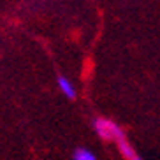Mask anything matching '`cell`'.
Instances as JSON below:
<instances>
[{
  "label": "cell",
  "mask_w": 160,
  "mask_h": 160,
  "mask_svg": "<svg viewBox=\"0 0 160 160\" xmlns=\"http://www.w3.org/2000/svg\"><path fill=\"white\" fill-rule=\"evenodd\" d=\"M116 144H118V150H120V153H122V157H123L125 160H130V158H134V157L137 155L136 150H134V146L128 142L127 137H122V139H120Z\"/></svg>",
  "instance_id": "obj_3"
},
{
  "label": "cell",
  "mask_w": 160,
  "mask_h": 160,
  "mask_svg": "<svg viewBox=\"0 0 160 160\" xmlns=\"http://www.w3.org/2000/svg\"><path fill=\"white\" fill-rule=\"evenodd\" d=\"M58 88H60V92L63 93V97H67V99L74 100L76 95H78V92H76V86L72 85L71 79H67L65 76H58Z\"/></svg>",
  "instance_id": "obj_2"
},
{
  "label": "cell",
  "mask_w": 160,
  "mask_h": 160,
  "mask_svg": "<svg viewBox=\"0 0 160 160\" xmlns=\"http://www.w3.org/2000/svg\"><path fill=\"white\" fill-rule=\"evenodd\" d=\"M130 160H142V158H141V157H139V155H136V157H134V158H130Z\"/></svg>",
  "instance_id": "obj_5"
},
{
  "label": "cell",
  "mask_w": 160,
  "mask_h": 160,
  "mask_svg": "<svg viewBox=\"0 0 160 160\" xmlns=\"http://www.w3.org/2000/svg\"><path fill=\"white\" fill-rule=\"evenodd\" d=\"M72 160H97L95 153L85 146H79V148H76L74 153H72Z\"/></svg>",
  "instance_id": "obj_4"
},
{
  "label": "cell",
  "mask_w": 160,
  "mask_h": 160,
  "mask_svg": "<svg viewBox=\"0 0 160 160\" xmlns=\"http://www.w3.org/2000/svg\"><path fill=\"white\" fill-rule=\"evenodd\" d=\"M93 128H95V134L104 139V141H114L118 142L122 137H125L123 130L120 128L118 123H114L113 120L109 118H95L93 120Z\"/></svg>",
  "instance_id": "obj_1"
}]
</instances>
